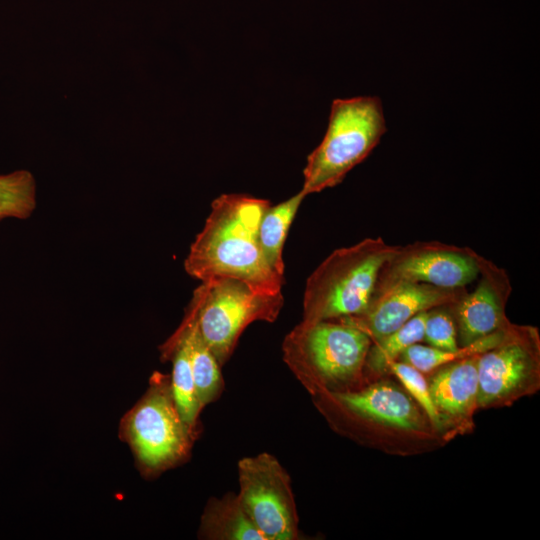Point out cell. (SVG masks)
I'll use <instances>...</instances> for the list:
<instances>
[{
    "label": "cell",
    "instance_id": "cell-1",
    "mask_svg": "<svg viewBox=\"0 0 540 540\" xmlns=\"http://www.w3.org/2000/svg\"><path fill=\"white\" fill-rule=\"evenodd\" d=\"M316 397L333 429L387 455L411 457L436 451L447 440L425 411L391 375Z\"/></svg>",
    "mask_w": 540,
    "mask_h": 540
},
{
    "label": "cell",
    "instance_id": "cell-2",
    "mask_svg": "<svg viewBox=\"0 0 540 540\" xmlns=\"http://www.w3.org/2000/svg\"><path fill=\"white\" fill-rule=\"evenodd\" d=\"M270 205L246 194L217 197L190 246L185 271L201 282L234 278L263 293H281L284 277L268 265L258 240L259 223Z\"/></svg>",
    "mask_w": 540,
    "mask_h": 540
},
{
    "label": "cell",
    "instance_id": "cell-3",
    "mask_svg": "<svg viewBox=\"0 0 540 540\" xmlns=\"http://www.w3.org/2000/svg\"><path fill=\"white\" fill-rule=\"evenodd\" d=\"M371 339L343 318L302 320L285 338L284 358L314 396L343 392L365 383Z\"/></svg>",
    "mask_w": 540,
    "mask_h": 540
},
{
    "label": "cell",
    "instance_id": "cell-4",
    "mask_svg": "<svg viewBox=\"0 0 540 540\" xmlns=\"http://www.w3.org/2000/svg\"><path fill=\"white\" fill-rule=\"evenodd\" d=\"M397 247L377 237L334 250L306 281L302 320H335L360 314L372 297L383 265Z\"/></svg>",
    "mask_w": 540,
    "mask_h": 540
},
{
    "label": "cell",
    "instance_id": "cell-5",
    "mask_svg": "<svg viewBox=\"0 0 540 540\" xmlns=\"http://www.w3.org/2000/svg\"><path fill=\"white\" fill-rule=\"evenodd\" d=\"M385 132L378 97L334 100L325 136L307 158L301 190L307 196L338 185L372 152Z\"/></svg>",
    "mask_w": 540,
    "mask_h": 540
},
{
    "label": "cell",
    "instance_id": "cell-6",
    "mask_svg": "<svg viewBox=\"0 0 540 540\" xmlns=\"http://www.w3.org/2000/svg\"><path fill=\"white\" fill-rule=\"evenodd\" d=\"M120 434L147 474L158 473L189 455L197 432L180 416L170 377L156 372L146 393L123 417Z\"/></svg>",
    "mask_w": 540,
    "mask_h": 540
},
{
    "label": "cell",
    "instance_id": "cell-7",
    "mask_svg": "<svg viewBox=\"0 0 540 540\" xmlns=\"http://www.w3.org/2000/svg\"><path fill=\"white\" fill-rule=\"evenodd\" d=\"M192 297L199 331L220 366L231 356L244 329L255 321H275L284 302L282 293H263L224 277L201 282Z\"/></svg>",
    "mask_w": 540,
    "mask_h": 540
},
{
    "label": "cell",
    "instance_id": "cell-8",
    "mask_svg": "<svg viewBox=\"0 0 540 540\" xmlns=\"http://www.w3.org/2000/svg\"><path fill=\"white\" fill-rule=\"evenodd\" d=\"M478 410L512 406L540 390V333L511 322L500 341L478 356Z\"/></svg>",
    "mask_w": 540,
    "mask_h": 540
},
{
    "label": "cell",
    "instance_id": "cell-9",
    "mask_svg": "<svg viewBox=\"0 0 540 540\" xmlns=\"http://www.w3.org/2000/svg\"><path fill=\"white\" fill-rule=\"evenodd\" d=\"M241 506L266 540L298 538V514L288 473L271 454L238 462Z\"/></svg>",
    "mask_w": 540,
    "mask_h": 540
},
{
    "label": "cell",
    "instance_id": "cell-10",
    "mask_svg": "<svg viewBox=\"0 0 540 540\" xmlns=\"http://www.w3.org/2000/svg\"><path fill=\"white\" fill-rule=\"evenodd\" d=\"M482 255L469 247L416 241L397 247L383 265L374 290L399 281L462 288L478 277Z\"/></svg>",
    "mask_w": 540,
    "mask_h": 540
},
{
    "label": "cell",
    "instance_id": "cell-11",
    "mask_svg": "<svg viewBox=\"0 0 540 540\" xmlns=\"http://www.w3.org/2000/svg\"><path fill=\"white\" fill-rule=\"evenodd\" d=\"M466 287L442 288L425 283L399 281L373 291L366 308L346 321L363 331L372 342L397 330L417 314L452 306Z\"/></svg>",
    "mask_w": 540,
    "mask_h": 540
},
{
    "label": "cell",
    "instance_id": "cell-12",
    "mask_svg": "<svg viewBox=\"0 0 540 540\" xmlns=\"http://www.w3.org/2000/svg\"><path fill=\"white\" fill-rule=\"evenodd\" d=\"M477 278L479 281L474 290L466 292L450 306L459 346L469 345L511 323L506 315L512 293L507 272L483 256Z\"/></svg>",
    "mask_w": 540,
    "mask_h": 540
},
{
    "label": "cell",
    "instance_id": "cell-13",
    "mask_svg": "<svg viewBox=\"0 0 540 540\" xmlns=\"http://www.w3.org/2000/svg\"><path fill=\"white\" fill-rule=\"evenodd\" d=\"M479 355L447 363L425 374L439 428L448 443L475 429Z\"/></svg>",
    "mask_w": 540,
    "mask_h": 540
},
{
    "label": "cell",
    "instance_id": "cell-14",
    "mask_svg": "<svg viewBox=\"0 0 540 540\" xmlns=\"http://www.w3.org/2000/svg\"><path fill=\"white\" fill-rule=\"evenodd\" d=\"M179 328L183 331L187 342L197 396L203 408L219 396L223 388V379L220 364L199 331L197 303L193 297Z\"/></svg>",
    "mask_w": 540,
    "mask_h": 540
},
{
    "label": "cell",
    "instance_id": "cell-15",
    "mask_svg": "<svg viewBox=\"0 0 540 540\" xmlns=\"http://www.w3.org/2000/svg\"><path fill=\"white\" fill-rule=\"evenodd\" d=\"M161 351L164 358L172 361L170 386L177 410L183 421L198 432V417L202 406L197 396L187 342L180 328L166 341Z\"/></svg>",
    "mask_w": 540,
    "mask_h": 540
},
{
    "label": "cell",
    "instance_id": "cell-16",
    "mask_svg": "<svg viewBox=\"0 0 540 540\" xmlns=\"http://www.w3.org/2000/svg\"><path fill=\"white\" fill-rule=\"evenodd\" d=\"M199 536L212 540H266L232 493L207 503Z\"/></svg>",
    "mask_w": 540,
    "mask_h": 540
},
{
    "label": "cell",
    "instance_id": "cell-17",
    "mask_svg": "<svg viewBox=\"0 0 540 540\" xmlns=\"http://www.w3.org/2000/svg\"><path fill=\"white\" fill-rule=\"evenodd\" d=\"M427 314L428 311L417 314L397 330L371 343L364 367L365 382L389 376V365L399 360L408 347L423 341Z\"/></svg>",
    "mask_w": 540,
    "mask_h": 540
},
{
    "label": "cell",
    "instance_id": "cell-18",
    "mask_svg": "<svg viewBox=\"0 0 540 540\" xmlns=\"http://www.w3.org/2000/svg\"><path fill=\"white\" fill-rule=\"evenodd\" d=\"M305 197V193L300 190L289 199L274 206L270 205L259 223L258 240L262 253L271 269L282 277H284L283 246L290 225Z\"/></svg>",
    "mask_w": 540,
    "mask_h": 540
},
{
    "label": "cell",
    "instance_id": "cell-19",
    "mask_svg": "<svg viewBox=\"0 0 540 540\" xmlns=\"http://www.w3.org/2000/svg\"><path fill=\"white\" fill-rule=\"evenodd\" d=\"M506 328L507 326L469 345L459 346L454 350H442L416 343L408 347L402 353L399 360L413 366L423 374H428L432 370L447 363L487 351L500 341Z\"/></svg>",
    "mask_w": 540,
    "mask_h": 540
},
{
    "label": "cell",
    "instance_id": "cell-20",
    "mask_svg": "<svg viewBox=\"0 0 540 540\" xmlns=\"http://www.w3.org/2000/svg\"><path fill=\"white\" fill-rule=\"evenodd\" d=\"M37 207V184L28 170L0 174V222L27 219Z\"/></svg>",
    "mask_w": 540,
    "mask_h": 540
},
{
    "label": "cell",
    "instance_id": "cell-21",
    "mask_svg": "<svg viewBox=\"0 0 540 540\" xmlns=\"http://www.w3.org/2000/svg\"><path fill=\"white\" fill-rule=\"evenodd\" d=\"M388 372L419 404L433 425L440 431L439 421L430 396L426 375L400 360L392 362L389 365Z\"/></svg>",
    "mask_w": 540,
    "mask_h": 540
},
{
    "label": "cell",
    "instance_id": "cell-22",
    "mask_svg": "<svg viewBox=\"0 0 540 540\" xmlns=\"http://www.w3.org/2000/svg\"><path fill=\"white\" fill-rule=\"evenodd\" d=\"M423 341L442 350H454L459 347L450 306L436 307L428 311Z\"/></svg>",
    "mask_w": 540,
    "mask_h": 540
}]
</instances>
